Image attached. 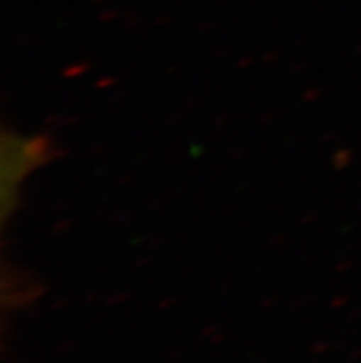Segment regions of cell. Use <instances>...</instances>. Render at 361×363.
Listing matches in <instances>:
<instances>
[{
  "label": "cell",
  "instance_id": "1",
  "mask_svg": "<svg viewBox=\"0 0 361 363\" xmlns=\"http://www.w3.org/2000/svg\"><path fill=\"white\" fill-rule=\"evenodd\" d=\"M0 140V221L6 227L18 211L23 184L33 172L54 161L60 150L46 135H24L4 129Z\"/></svg>",
  "mask_w": 361,
  "mask_h": 363
}]
</instances>
